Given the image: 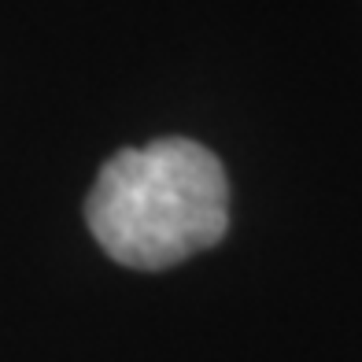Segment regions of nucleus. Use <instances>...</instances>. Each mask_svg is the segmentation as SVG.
<instances>
[{
    "mask_svg": "<svg viewBox=\"0 0 362 362\" xmlns=\"http://www.w3.org/2000/svg\"><path fill=\"white\" fill-rule=\"evenodd\" d=\"M96 244L122 267L167 270L229 229V181L218 156L189 137L122 148L86 200Z\"/></svg>",
    "mask_w": 362,
    "mask_h": 362,
    "instance_id": "nucleus-1",
    "label": "nucleus"
}]
</instances>
